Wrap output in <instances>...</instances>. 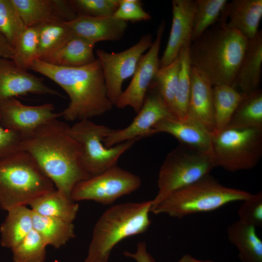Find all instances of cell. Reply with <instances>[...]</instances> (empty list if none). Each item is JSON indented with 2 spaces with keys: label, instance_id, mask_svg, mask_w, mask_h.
Segmentation results:
<instances>
[{
  "label": "cell",
  "instance_id": "cell-37",
  "mask_svg": "<svg viewBox=\"0 0 262 262\" xmlns=\"http://www.w3.org/2000/svg\"><path fill=\"white\" fill-rule=\"evenodd\" d=\"M120 0H68L78 16L98 17L114 15Z\"/></svg>",
  "mask_w": 262,
  "mask_h": 262
},
{
  "label": "cell",
  "instance_id": "cell-40",
  "mask_svg": "<svg viewBox=\"0 0 262 262\" xmlns=\"http://www.w3.org/2000/svg\"><path fill=\"white\" fill-rule=\"evenodd\" d=\"M22 135L3 128L0 122V159L20 150Z\"/></svg>",
  "mask_w": 262,
  "mask_h": 262
},
{
  "label": "cell",
  "instance_id": "cell-6",
  "mask_svg": "<svg viewBox=\"0 0 262 262\" xmlns=\"http://www.w3.org/2000/svg\"><path fill=\"white\" fill-rule=\"evenodd\" d=\"M252 195L245 190L226 187L209 174L171 193L152 207L150 212L182 218L194 213L213 211L230 202L242 201Z\"/></svg>",
  "mask_w": 262,
  "mask_h": 262
},
{
  "label": "cell",
  "instance_id": "cell-8",
  "mask_svg": "<svg viewBox=\"0 0 262 262\" xmlns=\"http://www.w3.org/2000/svg\"><path fill=\"white\" fill-rule=\"evenodd\" d=\"M214 167L210 152L180 144L167 154L160 168L158 192L152 200V207L174 192L209 175Z\"/></svg>",
  "mask_w": 262,
  "mask_h": 262
},
{
  "label": "cell",
  "instance_id": "cell-20",
  "mask_svg": "<svg viewBox=\"0 0 262 262\" xmlns=\"http://www.w3.org/2000/svg\"><path fill=\"white\" fill-rule=\"evenodd\" d=\"M66 22L74 35L95 43L99 41L120 40L128 28L127 22L113 16L98 17L77 16Z\"/></svg>",
  "mask_w": 262,
  "mask_h": 262
},
{
  "label": "cell",
  "instance_id": "cell-17",
  "mask_svg": "<svg viewBox=\"0 0 262 262\" xmlns=\"http://www.w3.org/2000/svg\"><path fill=\"white\" fill-rule=\"evenodd\" d=\"M262 17V0H233L228 2L218 21L249 39L258 32Z\"/></svg>",
  "mask_w": 262,
  "mask_h": 262
},
{
  "label": "cell",
  "instance_id": "cell-1",
  "mask_svg": "<svg viewBox=\"0 0 262 262\" xmlns=\"http://www.w3.org/2000/svg\"><path fill=\"white\" fill-rule=\"evenodd\" d=\"M70 127L52 119L22 136L20 144V150L33 158L56 189L68 196L76 184L90 177L82 165V147Z\"/></svg>",
  "mask_w": 262,
  "mask_h": 262
},
{
  "label": "cell",
  "instance_id": "cell-22",
  "mask_svg": "<svg viewBox=\"0 0 262 262\" xmlns=\"http://www.w3.org/2000/svg\"><path fill=\"white\" fill-rule=\"evenodd\" d=\"M154 134L165 132L172 135L180 144L210 152L212 134L194 121H181L173 116L163 118L152 128Z\"/></svg>",
  "mask_w": 262,
  "mask_h": 262
},
{
  "label": "cell",
  "instance_id": "cell-33",
  "mask_svg": "<svg viewBox=\"0 0 262 262\" xmlns=\"http://www.w3.org/2000/svg\"><path fill=\"white\" fill-rule=\"evenodd\" d=\"M193 20L191 42L200 36L208 28L218 21L228 3L227 0H196Z\"/></svg>",
  "mask_w": 262,
  "mask_h": 262
},
{
  "label": "cell",
  "instance_id": "cell-16",
  "mask_svg": "<svg viewBox=\"0 0 262 262\" xmlns=\"http://www.w3.org/2000/svg\"><path fill=\"white\" fill-rule=\"evenodd\" d=\"M172 7V26L166 47L160 59V67L171 63L178 57L182 45L186 42H191L195 0H173Z\"/></svg>",
  "mask_w": 262,
  "mask_h": 262
},
{
  "label": "cell",
  "instance_id": "cell-10",
  "mask_svg": "<svg viewBox=\"0 0 262 262\" xmlns=\"http://www.w3.org/2000/svg\"><path fill=\"white\" fill-rule=\"evenodd\" d=\"M141 184L138 176L116 165L78 182L72 189L70 197L75 202L93 200L110 205L121 196L135 191Z\"/></svg>",
  "mask_w": 262,
  "mask_h": 262
},
{
  "label": "cell",
  "instance_id": "cell-13",
  "mask_svg": "<svg viewBox=\"0 0 262 262\" xmlns=\"http://www.w3.org/2000/svg\"><path fill=\"white\" fill-rule=\"evenodd\" d=\"M171 116L159 93L149 86L143 105L131 123L122 129H115L103 139V144L106 147H111L128 140L154 135V125Z\"/></svg>",
  "mask_w": 262,
  "mask_h": 262
},
{
  "label": "cell",
  "instance_id": "cell-2",
  "mask_svg": "<svg viewBox=\"0 0 262 262\" xmlns=\"http://www.w3.org/2000/svg\"><path fill=\"white\" fill-rule=\"evenodd\" d=\"M54 81L68 95L70 102L61 113L67 121H80L101 116L114 106L108 99L98 60L81 67L54 66L38 59L30 68Z\"/></svg>",
  "mask_w": 262,
  "mask_h": 262
},
{
  "label": "cell",
  "instance_id": "cell-11",
  "mask_svg": "<svg viewBox=\"0 0 262 262\" xmlns=\"http://www.w3.org/2000/svg\"><path fill=\"white\" fill-rule=\"evenodd\" d=\"M153 42L152 35L147 33L121 52L110 53L103 49L96 50L97 59L100 64L105 80L107 97L114 105L123 92L124 81L133 75L141 57Z\"/></svg>",
  "mask_w": 262,
  "mask_h": 262
},
{
  "label": "cell",
  "instance_id": "cell-23",
  "mask_svg": "<svg viewBox=\"0 0 262 262\" xmlns=\"http://www.w3.org/2000/svg\"><path fill=\"white\" fill-rule=\"evenodd\" d=\"M95 44L73 34L60 49L43 62L56 66L70 67L91 64L97 59L93 52Z\"/></svg>",
  "mask_w": 262,
  "mask_h": 262
},
{
  "label": "cell",
  "instance_id": "cell-34",
  "mask_svg": "<svg viewBox=\"0 0 262 262\" xmlns=\"http://www.w3.org/2000/svg\"><path fill=\"white\" fill-rule=\"evenodd\" d=\"M26 28L11 0H0V33L14 49Z\"/></svg>",
  "mask_w": 262,
  "mask_h": 262
},
{
  "label": "cell",
  "instance_id": "cell-32",
  "mask_svg": "<svg viewBox=\"0 0 262 262\" xmlns=\"http://www.w3.org/2000/svg\"><path fill=\"white\" fill-rule=\"evenodd\" d=\"M179 69L178 56L169 65L159 68L150 85L159 93L173 116Z\"/></svg>",
  "mask_w": 262,
  "mask_h": 262
},
{
  "label": "cell",
  "instance_id": "cell-38",
  "mask_svg": "<svg viewBox=\"0 0 262 262\" xmlns=\"http://www.w3.org/2000/svg\"><path fill=\"white\" fill-rule=\"evenodd\" d=\"M238 211L239 221L255 227H262V193L252 194L242 201Z\"/></svg>",
  "mask_w": 262,
  "mask_h": 262
},
{
  "label": "cell",
  "instance_id": "cell-29",
  "mask_svg": "<svg viewBox=\"0 0 262 262\" xmlns=\"http://www.w3.org/2000/svg\"><path fill=\"white\" fill-rule=\"evenodd\" d=\"M191 42H185L178 54L180 69L173 109L174 117L181 121L188 120L191 91V63L189 48Z\"/></svg>",
  "mask_w": 262,
  "mask_h": 262
},
{
  "label": "cell",
  "instance_id": "cell-9",
  "mask_svg": "<svg viewBox=\"0 0 262 262\" xmlns=\"http://www.w3.org/2000/svg\"><path fill=\"white\" fill-rule=\"evenodd\" d=\"M115 130L90 119L78 121L70 127L71 135L82 147V165L90 177L117 165L120 157L139 139L128 140L107 147L103 140Z\"/></svg>",
  "mask_w": 262,
  "mask_h": 262
},
{
  "label": "cell",
  "instance_id": "cell-31",
  "mask_svg": "<svg viewBox=\"0 0 262 262\" xmlns=\"http://www.w3.org/2000/svg\"><path fill=\"white\" fill-rule=\"evenodd\" d=\"M262 127V91L245 95L234 111L226 128Z\"/></svg>",
  "mask_w": 262,
  "mask_h": 262
},
{
  "label": "cell",
  "instance_id": "cell-42",
  "mask_svg": "<svg viewBox=\"0 0 262 262\" xmlns=\"http://www.w3.org/2000/svg\"><path fill=\"white\" fill-rule=\"evenodd\" d=\"M14 49L0 33V57L12 59Z\"/></svg>",
  "mask_w": 262,
  "mask_h": 262
},
{
  "label": "cell",
  "instance_id": "cell-14",
  "mask_svg": "<svg viewBox=\"0 0 262 262\" xmlns=\"http://www.w3.org/2000/svg\"><path fill=\"white\" fill-rule=\"evenodd\" d=\"M51 103L37 106L24 105L15 97L0 102V122L1 126L18 132L22 136L30 133L49 121L62 116L54 112Z\"/></svg>",
  "mask_w": 262,
  "mask_h": 262
},
{
  "label": "cell",
  "instance_id": "cell-19",
  "mask_svg": "<svg viewBox=\"0 0 262 262\" xmlns=\"http://www.w3.org/2000/svg\"><path fill=\"white\" fill-rule=\"evenodd\" d=\"M188 119L200 125L212 134L214 133L213 86L207 78L192 66Z\"/></svg>",
  "mask_w": 262,
  "mask_h": 262
},
{
  "label": "cell",
  "instance_id": "cell-43",
  "mask_svg": "<svg viewBox=\"0 0 262 262\" xmlns=\"http://www.w3.org/2000/svg\"><path fill=\"white\" fill-rule=\"evenodd\" d=\"M214 262L213 260H205L201 261L197 260L192 256L189 254H185L183 255L178 262Z\"/></svg>",
  "mask_w": 262,
  "mask_h": 262
},
{
  "label": "cell",
  "instance_id": "cell-27",
  "mask_svg": "<svg viewBox=\"0 0 262 262\" xmlns=\"http://www.w3.org/2000/svg\"><path fill=\"white\" fill-rule=\"evenodd\" d=\"M38 36L37 59L44 61L60 49L73 35L67 22L53 20L36 25Z\"/></svg>",
  "mask_w": 262,
  "mask_h": 262
},
{
  "label": "cell",
  "instance_id": "cell-4",
  "mask_svg": "<svg viewBox=\"0 0 262 262\" xmlns=\"http://www.w3.org/2000/svg\"><path fill=\"white\" fill-rule=\"evenodd\" d=\"M152 200L111 206L95 224L84 262H108L110 254L125 238L145 232L151 221Z\"/></svg>",
  "mask_w": 262,
  "mask_h": 262
},
{
  "label": "cell",
  "instance_id": "cell-12",
  "mask_svg": "<svg viewBox=\"0 0 262 262\" xmlns=\"http://www.w3.org/2000/svg\"><path fill=\"white\" fill-rule=\"evenodd\" d=\"M164 28L165 21L163 20L157 30L155 41L147 52L141 57L130 83L118 98L115 104L118 108L131 107L137 114L142 108L150 84L160 68L159 52Z\"/></svg>",
  "mask_w": 262,
  "mask_h": 262
},
{
  "label": "cell",
  "instance_id": "cell-24",
  "mask_svg": "<svg viewBox=\"0 0 262 262\" xmlns=\"http://www.w3.org/2000/svg\"><path fill=\"white\" fill-rule=\"evenodd\" d=\"M29 205L38 214L69 222H73L79 210L76 202L56 189L35 198Z\"/></svg>",
  "mask_w": 262,
  "mask_h": 262
},
{
  "label": "cell",
  "instance_id": "cell-28",
  "mask_svg": "<svg viewBox=\"0 0 262 262\" xmlns=\"http://www.w3.org/2000/svg\"><path fill=\"white\" fill-rule=\"evenodd\" d=\"M33 229L47 246L59 248L75 237L73 222L43 216L33 211Z\"/></svg>",
  "mask_w": 262,
  "mask_h": 262
},
{
  "label": "cell",
  "instance_id": "cell-5",
  "mask_svg": "<svg viewBox=\"0 0 262 262\" xmlns=\"http://www.w3.org/2000/svg\"><path fill=\"white\" fill-rule=\"evenodd\" d=\"M55 189L52 181L27 152L19 150L0 159V208L29 205Z\"/></svg>",
  "mask_w": 262,
  "mask_h": 262
},
{
  "label": "cell",
  "instance_id": "cell-15",
  "mask_svg": "<svg viewBox=\"0 0 262 262\" xmlns=\"http://www.w3.org/2000/svg\"><path fill=\"white\" fill-rule=\"evenodd\" d=\"M28 94L63 97L45 84L43 78L19 68L11 59L0 57V102Z\"/></svg>",
  "mask_w": 262,
  "mask_h": 262
},
{
  "label": "cell",
  "instance_id": "cell-30",
  "mask_svg": "<svg viewBox=\"0 0 262 262\" xmlns=\"http://www.w3.org/2000/svg\"><path fill=\"white\" fill-rule=\"evenodd\" d=\"M244 96L230 85L213 86L214 133L226 128L234 111Z\"/></svg>",
  "mask_w": 262,
  "mask_h": 262
},
{
  "label": "cell",
  "instance_id": "cell-39",
  "mask_svg": "<svg viewBox=\"0 0 262 262\" xmlns=\"http://www.w3.org/2000/svg\"><path fill=\"white\" fill-rule=\"evenodd\" d=\"M113 16L127 22L146 21L152 18L142 7L141 1L138 0H120Z\"/></svg>",
  "mask_w": 262,
  "mask_h": 262
},
{
  "label": "cell",
  "instance_id": "cell-7",
  "mask_svg": "<svg viewBox=\"0 0 262 262\" xmlns=\"http://www.w3.org/2000/svg\"><path fill=\"white\" fill-rule=\"evenodd\" d=\"M214 167L229 172L255 167L262 156V127L226 128L211 136Z\"/></svg>",
  "mask_w": 262,
  "mask_h": 262
},
{
  "label": "cell",
  "instance_id": "cell-25",
  "mask_svg": "<svg viewBox=\"0 0 262 262\" xmlns=\"http://www.w3.org/2000/svg\"><path fill=\"white\" fill-rule=\"evenodd\" d=\"M0 227L1 246L13 248L33 229V211L25 205L13 207Z\"/></svg>",
  "mask_w": 262,
  "mask_h": 262
},
{
  "label": "cell",
  "instance_id": "cell-35",
  "mask_svg": "<svg viewBox=\"0 0 262 262\" xmlns=\"http://www.w3.org/2000/svg\"><path fill=\"white\" fill-rule=\"evenodd\" d=\"M38 32L35 26L26 27L20 35L14 49L12 60L19 68L27 70L37 59Z\"/></svg>",
  "mask_w": 262,
  "mask_h": 262
},
{
  "label": "cell",
  "instance_id": "cell-36",
  "mask_svg": "<svg viewBox=\"0 0 262 262\" xmlns=\"http://www.w3.org/2000/svg\"><path fill=\"white\" fill-rule=\"evenodd\" d=\"M47 244L33 229L17 245L11 249L14 262H44Z\"/></svg>",
  "mask_w": 262,
  "mask_h": 262
},
{
  "label": "cell",
  "instance_id": "cell-26",
  "mask_svg": "<svg viewBox=\"0 0 262 262\" xmlns=\"http://www.w3.org/2000/svg\"><path fill=\"white\" fill-rule=\"evenodd\" d=\"M228 237L238 250L242 262H262V241L256 227L238 220L229 226Z\"/></svg>",
  "mask_w": 262,
  "mask_h": 262
},
{
  "label": "cell",
  "instance_id": "cell-18",
  "mask_svg": "<svg viewBox=\"0 0 262 262\" xmlns=\"http://www.w3.org/2000/svg\"><path fill=\"white\" fill-rule=\"evenodd\" d=\"M26 27L53 20L70 21L78 16L68 0H11Z\"/></svg>",
  "mask_w": 262,
  "mask_h": 262
},
{
  "label": "cell",
  "instance_id": "cell-21",
  "mask_svg": "<svg viewBox=\"0 0 262 262\" xmlns=\"http://www.w3.org/2000/svg\"><path fill=\"white\" fill-rule=\"evenodd\" d=\"M262 70V31L248 39L246 50L231 86L244 95L260 89Z\"/></svg>",
  "mask_w": 262,
  "mask_h": 262
},
{
  "label": "cell",
  "instance_id": "cell-41",
  "mask_svg": "<svg viewBox=\"0 0 262 262\" xmlns=\"http://www.w3.org/2000/svg\"><path fill=\"white\" fill-rule=\"evenodd\" d=\"M123 254L127 257L134 259L137 262H156L154 258L147 252L145 241H141L138 243L136 251L135 253L125 251Z\"/></svg>",
  "mask_w": 262,
  "mask_h": 262
},
{
  "label": "cell",
  "instance_id": "cell-3",
  "mask_svg": "<svg viewBox=\"0 0 262 262\" xmlns=\"http://www.w3.org/2000/svg\"><path fill=\"white\" fill-rule=\"evenodd\" d=\"M248 39L219 22L212 25L189 48L191 66L207 78L212 85L233 82Z\"/></svg>",
  "mask_w": 262,
  "mask_h": 262
}]
</instances>
